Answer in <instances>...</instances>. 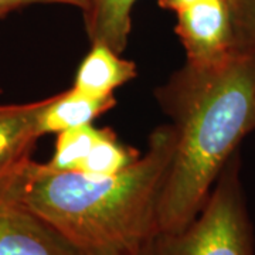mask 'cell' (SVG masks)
I'll return each mask as SVG.
<instances>
[{
	"mask_svg": "<svg viewBox=\"0 0 255 255\" xmlns=\"http://www.w3.org/2000/svg\"><path fill=\"white\" fill-rule=\"evenodd\" d=\"M135 3L136 0H90L82 14L91 44H104L122 54L132 30Z\"/></svg>",
	"mask_w": 255,
	"mask_h": 255,
	"instance_id": "cell-9",
	"label": "cell"
},
{
	"mask_svg": "<svg viewBox=\"0 0 255 255\" xmlns=\"http://www.w3.org/2000/svg\"><path fill=\"white\" fill-rule=\"evenodd\" d=\"M100 133L101 129L92 124L60 132L54 155L46 163L47 167L60 172H78Z\"/></svg>",
	"mask_w": 255,
	"mask_h": 255,
	"instance_id": "cell-11",
	"label": "cell"
},
{
	"mask_svg": "<svg viewBox=\"0 0 255 255\" xmlns=\"http://www.w3.org/2000/svg\"><path fill=\"white\" fill-rule=\"evenodd\" d=\"M30 160L0 174V255H78L23 199Z\"/></svg>",
	"mask_w": 255,
	"mask_h": 255,
	"instance_id": "cell-4",
	"label": "cell"
},
{
	"mask_svg": "<svg viewBox=\"0 0 255 255\" xmlns=\"http://www.w3.org/2000/svg\"><path fill=\"white\" fill-rule=\"evenodd\" d=\"M139 255H255L237 153L223 169L197 216L179 231L156 233Z\"/></svg>",
	"mask_w": 255,
	"mask_h": 255,
	"instance_id": "cell-3",
	"label": "cell"
},
{
	"mask_svg": "<svg viewBox=\"0 0 255 255\" xmlns=\"http://www.w3.org/2000/svg\"><path fill=\"white\" fill-rule=\"evenodd\" d=\"M228 4H230V9H231V6H233V3H234V0H227Z\"/></svg>",
	"mask_w": 255,
	"mask_h": 255,
	"instance_id": "cell-16",
	"label": "cell"
},
{
	"mask_svg": "<svg viewBox=\"0 0 255 255\" xmlns=\"http://www.w3.org/2000/svg\"><path fill=\"white\" fill-rule=\"evenodd\" d=\"M231 14L237 47L255 51V0H234Z\"/></svg>",
	"mask_w": 255,
	"mask_h": 255,
	"instance_id": "cell-12",
	"label": "cell"
},
{
	"mask_svg": "<svg viewBox=\"0 0 255 255\" xmlns=\"http://www.w3.org/2000/svg\"><path fill=\"white\" fill-rule=\"evenodd\" d=\"M10 13V10L7 9H3V7H0V18L1 17H4V16H7Z\"/></svg>",
	"mask_w": 255,
	"mask_h": 255,
	"instance_id": "cell-15",
	"label": "cell"
},
{
	"mask_svg": "<svg viewBox=\"0 0 255 255\" xmlns=\"http://www.w3.org/2000/svg\"><path fill=\"white\" fill-rule=\"evenodd\" d=\"M173 146L172 125H160L143 155L107 177L53 170L31 159L23 199L78 255H139L159 233Z\"/></svg>",
	"mask_w": 255,
	"mask_h": 255,
	"instance_id": "cell-2",
	"label": "cell"
},
{
	"mask_svg": "<svg viewBox=\"0 0 255 255\" xmlns=\"http://www.w3.org/2000/svg\"><path fill=\"white\" fill-rule=\"evenodd\" d=\"M90 53L80 64L73 88L91 97L105 98L136 77L135 63L104 44H91Z\"/></svg>",
	"mask_w": 255,
	"mask_h": 255,
	"instance_id": "cell-8",
	"label": "cell"
},
{
	"mask_svg": "<svg viewBox=\"0 0 255 255\" xmlns=\"http://www.w3.org/2000/svg\"><path fill=\"white\" fill-rule=\"evenodd\" d=\"M174 31L187 55L186 63L211 65L237 50L227 0H199L179 10Z\"/></svg>",
	"mask_w": 255,
	"mask_h": 255,
	"instance_id": "cell-5",
	"label": "cell"
},
{
	"mask_svg": "<svg viewBox=\"0 0 255 255\" xmlns=\"http://www.w3.org/2000/svg\"><path fill=\"white\" fill-rule=\"evenodd\" d=\"M44 100L0 105V174L30 159L37 139Z\"/></svg>",
	"mask_w": 255,
	"mask_h": 255,
	"instance_id": "cell-6",
	"label": "cell"
},
{
	"mask_svg": "<svg viewBox=\"0 0 255 255\" xmlns=\"http://www.w3.org/2000/svg\"><path fill=\"white\" fill-rule=\"evenodd\" d=\"M117 100L114 95L98 98L70 88L54 97L44 100L38 115L40 135L60 133L67 129L92 124L94 119L114 108Z\"/></svg>",
	"mask_w": 255,
	"mask_h": 255,
	"instance_id": "cell-7",
	"label": "cell"
},
{
	"mask_svg": "<svg viewBox=\"0 0 255 255\" xmlns=\"http://www.w3.org/2000/svg\"><path fill=\"white\" fill-rule=\"evenodd\" d=\"M90 0H0V7L7 9L10 11L18 9L26 4H33V3H58V4H68L81 9V11L88 6Z\"/></svg>",
	"mask_w": 255,
	"mask_h": 255,
	"instance_id": "cell-13",
	"label": "cell"
},
{
	"mask_svg": "<svg viewBox=\"0 0 255 255\" xmlns=\"http://www.w3.org/2000/svg\"><path fill=\"white\" fill-rule=\"evenodd\" d=\"M174 146L159 203V231L197 216L240 142L255 129V51L211 65L186 63L156 90Z\"/></svg>",
	"mask_w": 255,
	"mask_h": 255,
	"instance_id": "cell-1",
	"label": "cell"
},
{
	"mask_svg": "<svg viewBox=\"0 0 255 255\" xmlns=\"http://www.w3.org/2000/svg\"><path fill=\"white\" fill-rule=\"evenodd\" d=\"M139 156L136 149L121 143L110 128H101L100 136L84 160L78 173L90 177L112 176L127 169Z\"/></svg>",
	"mask_w": 255,
	"mask_h": 255,
	"instance_id": "cell-10",
	"label": "cell"
},
{
	"mask_svg": "<svg viewBox=\"0 0 255 255\" xmlns=\"http://www.w3.org/2000/svg\"><path fill=\"white\" fill-rule=\"evenodd\" d=\"M199 0H159L160 7L167 10H173V11H179V10L184 9L187 6H190L193 3H196Z\"/></svg>",
	"mask_w": 255,
	"mask_h": 255,
	"instance_id": "cell-14",
	"label": "cell"
}]
</instances>
